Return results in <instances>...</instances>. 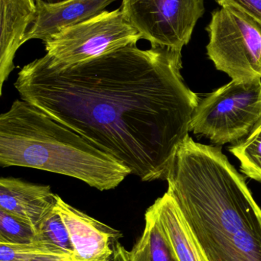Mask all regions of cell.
<instances>
[{"label":"cell","mask_w":261,"mask_h":261,"mask_svg":"<svg viewBox=\"0 0 261 261\" xmlns=\"http://www.w3.org/2000/svg\"><path fill=\"white\" fill-rule=\"evenodd\" d=\"M182 68V50L132 43L75 65L44 55L25 65L14 86L22 100L150 182L167 179L200 100Z\"/></svg>","instance_id":"obj_1"},{"label":"cell","mask_w":261,"mask_h":261,"mask_svg":"<svg viewBox=\"0 0 261 261\" xmlns=\"http://www.w3.org/2000/svg\"><path fill=\"white\" fill-rule=\"evenodd\" d=\"M167 180L207 261H261V208L221 147L188 136Z\"/></svg>","instance_id":"obj_2"},{"label":"cell","mask_w":261,"mask_h":261,"mask_svg":"<svg viewBox=\"0 0 261 261\" xmlns=\"http://www.w3.org/2000/svg\"><path fill=\"white\" fill-rule=\"evenodd\" d=\"M0 166L38 169L116 188L130 170L75 130L22 99L0 116Z\"/></svg>","instance_id":"obj_3"},{"label":"cell","mask_w":261,"mask_h":261,"mask_svg":"<svg viewBox=\"0 0 261 261\" xmlns=\"http://www.w3.org/2000/svg\"><path fill=\"white\" fill-rule=\"evenodd\" d=\"M261 121V79L231 81L199 100L190 130L218 145L239 142Z\"/></svg>","instance_id":"obj_4"},{"label":"cell","mask_w":261,"mask_h":261,"mask_svg":"<svg viewBox=\"0 0 261 261\" xmlns=\"http://www.w3.org/2000/svg\"><path fill=\"white\" fill-rule=\"evenodd\" d=\"M207 55L232 81L261 79V22L233 6L215 9L206 27Z\"/></svg>","instance_id":"obj_5"},{"label":"cell","mask_w":261,"mask_h":261,"mask_svg":"<svg viewBox=\"0 0 261 261\" xmlns=\"http://www.w3.org/2000/svg\"><path fill=\"white\" fill-rule=\"evenodd\" d=\"M142 39L121 8L104 11L83 22L66 28L44 41L52 64L70 66L98 58Z\"/></svg>","instance_id":"obj_6"},{"label":"cell","mask_w":261,"mask_h":261,"mask_svg":"<svg viewBox=\"0 0 261 261\" xmlns=\"http://www.w3.org/2000/svg\"><path fill=\"white\" fill-rule=\"evenodd\" d=\"M121 9L151 47L182 50L205 7L204 0H121Z\"/></svg>","instance_id":"obj_7"},{"label":"cell","mask_w":261,"mask_h":261,"mask_svg":"<svg viewBox=\"0 0 261 261\" xmlns=\"http://www.w3.org/2000/svg\"><path fill=\"white\" fill-rule=\"evenodd\" d=\"M55 211L67 227L73 248L72 261H110L120 231L96 220L57 197Z\"/></svg>","instance_id":"obj_8"},{"label":"cell","mask_w":261,"mask_h":261,"mask_svg":"<svg viewBox=\"0 0 261 261\" xmlns=\"http://www.w3.org/2000/svg\"><path fill=\"white\" fill-rule=\"evenodd\" d=\"M57 197L49 186L12 177L0 179V210L27 222L37 234L40 224L55 210Z\"/></svg>","instance_id":"obj_9"},{"label":"cell","mask_w":261,"mask_h":261,"mask_svg":"<svg viewBox=\"0 0 261 261\" xmlns=\"http://www.w3.org/2000/svg\"><path fill=\"white\" fill-rule=\"evenodd\" d=\"M36 1V18L25 37L46 41L66 28L90 19L116 0H67L55 4Z\"/></svg>","instance_id":"obj_10"},{"label":"cell","mask_w":261,"mask_h":261,"mask_svg":"<svg viewBox=\"0 0 261 261\" xmlns=\"http://www.w3.org/2000/svg\"><path fill=\"white\" fill-rule=\"evenodd\" d=\"M0 95L3 84L15 68L14 58L25 43L29 27L36 18L35 0H0Z\"/></svg>","instance_id":"obj_11"},{"label":"cell","mask_w":261,"mask_h":261,"mask_svg":"<svg viewBox=\"0 0 261 261\" xmlns=\"http://www.w3.org/2000/svg\"><path fill=\"white\" fill-rule=\"evenodd\" d=\"M177 261H207L171 195L151 205Z\"/></svg>","instance_id":"obj_12"},{"label":"cell","mask_w":261,"mask_h":261,"mask_svg":"<svg viewBox=\"0 0 261 261\" xmlns=\"http://www.w3.org/2000/svg\"><path fill=\"white\" fill-rule=\"evenodd\" d=\"M128 261H177L151 206L145 213V228L131 251Z\"/></svg>","instance_id":"obj_13"},{"label":"cell","mask_w":261,"mask_h":261,"mask_svg":"<svg viewBox=\"0 0 261 261\" xmlns=\"http://www.w3.org/2000/svg\"><path fill=\"white\" fill-rule=\"evenodd\" d=\"M0 261H72L70 254L42 241L29 244H0Z\"/></svg>","instance_id":"obj_14"},{"label":"cell","mask_w":261,"mask_h":261,"mask_svg":"<svg viewBox=\"0 0 261 261\" xmlns=\"http://www.w3.org/2000/svg\"><path fill=\"white\" fill-rule=\"evenodd\" d=\"M229 151L240 161L244 174L261 182V121L248 136L231 146Z\"/></svg>","instance_id":"obj_15"},{"label":"cell","mask_w":261,"mask_h":261,"mask_svg":"<svg viewBox=\"0 0 261 261\" xmlns=\"http://www.w3.org/2000/svg\"><path fill=\"white\" fill-rule=\"evenodd\" d=\"M37 241L38 234L30 224L0 210V244L21 245Z\"/></svg>","instance_id":"obj_16"},{"label":"cell","mask_w":261,"mask_h":261,"mask_svg":"<svg viewBox=\"0 0 261 261\" xmlns=\"http://www.w3.org/2000/svg\"><path fill=\"white\" fill-rule=\"evenodd\" d=\"M38 239V241L47 242L61 248L72 257L73 248L68 231L55 210L51 212L40 224Z\"/></svg>","instance_id":"obj_17"},{"label":"cell","mask_w":261,"mask_h":261,"mask_svg":"<svg viewBox=\"0 0 261 261\" xmlns=\"http://www.w3.org/2000/svg\"><path fill=\"white\" fill-rule=\"evenodd\" d=\"M221 7L233 6L249 14L261 22V0H215Z\"/></svg>","instance_id":"obj_18"},{"label":"cell","mask_w":261,"mask_h":261,"mask_svg":"<svg viewBox=\"0 0 261 261\" xmlns=\"http://www.w3.org/2000/svg\"><path fill=\"white\" fill-rule=\"evenodd\" d=\"M113 254L110 261H128L127 260V250L116 241L113 243Z\"/></svg>","instance_id":"obj_19"},{"label":"cell","mask_w":261,"mask_h":261,"mask_svg":"<svg viewBox=\"0 0 261 261\" xmlns=\"http://www.w3.org/2000/svg\"><path fill=\"white\" fill-rule=\"evenodd\" d=\"M38 1H41L44 3H49V4H55V3H61V2L67 1V0H38Z\"/></svg>","instance_id":"obj_20"}]
</instances>
